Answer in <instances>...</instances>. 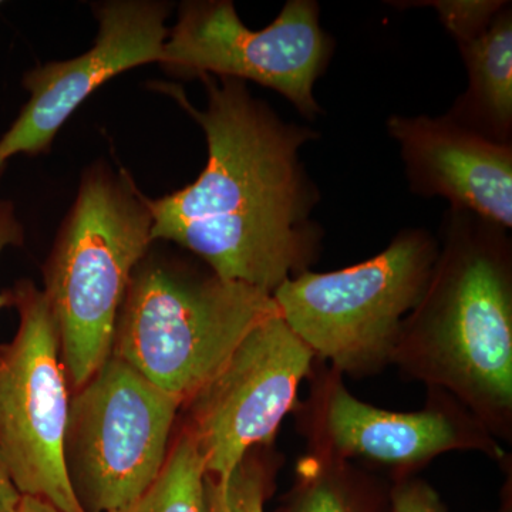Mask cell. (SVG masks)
<instances>
[{"label":"cell","instance_id":"cell-18","mask_svg":"<svg viewBox=\"0 0 512 512\" xmlns=\"http://www.w3.org/2000/svg\"><path fill=\"white\" fill-rule=\"evenodd\" d=\"M389 504L390 512H447L439 491L417 474L392 478Z\"/></svg>","mask_w":512,"mask_h":512},{"label":"cell","instance_id":"cell-13","mask_svg":"<svg viewBox=\"0 0 512 512\" xmlns=\"http://www.w3.org/2000/svg\"><path fill=\"white\" fill-rule=\"evenodd\" d=\"M467 67L468 87L447 116L481 136L511 143L512 9H501L483 35L458 46Z\"/></svg>","mask_w":512,"mask_h":512},{"label":"cell","instance_id":"cell-7","mask_svg":"<svg viewBox=\"0 0 512 512\" xmlns=\"http://www.w3.org/2000/svg\"><path fill=\"white\" fill-rule=\"evenodd\" d=\"M308 380V397L293 412L306 453L386 467L392 478L417 474L434 458L454 451H476L501 466L511 458L477 417L444 390L427 387L423 409L403 413L357 399L345 376L318 359Z\"/></svg>","mask_w":512,"mask_h":512},{"label":"cell","instance_id":"cell-14","mask_svg":"<svg viewBox=\"0 0 512 512\" xmlns=\"http://www.w3.org/2000/svg\"><path fill=\"white\" fill-rule=\"evenodd\" d=\"M390 483L355 463L306 453L281 512H390Z\"/></svg>","mask_w":512,"mask_h":512},{"label":"cell","instance_id":"cell-15","mask_svg":"<svg viewBox=\"0 0 512 512\" xmlns=\"http://www.w3.org/2000/svg\"><path fill=\"white\" fill-rule=\"evenodd\" d=\"M282 464L275 446L255 447L225 480L205 474L202 512H265Z\"/></svg>","mask_w":512,"mask_h":512},{"label":"cell","instance_id":"cell-19","mask_svg":"<svg viewBox=\"0 0 512 512\" xmlns=\"http://www.w3.org/2000/svg\"><path fill=\"white\" fill-rule=\"evenodd\" d=\"M25 242V231L16 215L12 201H0V255L8 247H22ZM12 306L9 289L0 293V309Z\"/></svg>","mask_w":512,"mask_h":512},{"label":"cell","instance_id":"cell-1","mask_svg":"<svg viewBox=\"0 0 512 512\" xmlns=\"http://www.w3.org/2000/svg\"><path fill=\"white\" fill-rule=\"evenodd\" d=\"M200 80L204 110L177 84L161 86L204 130L208 160L194 183L147 198L153 241L173 242L220 278L272 295L319 258L323 234L312 220L319 192L301 160L318 134L286 123L247 82Z\"/></svg>","mask_w":512,"mask_h":512},{"label":"cell","instance_id":"cell-9","mask_svg":"<svg viewBox=\"0 0 512 512\" xmlns=\"http://www.w3.org/2000/svg\"><path fill=\"white\" fill-rule=\"evenodd\" d=\"M9 293L19 329L0 346V456L22 497L39 498L60 512H84L64 467L72 390L52 313L29 279Z\"/></svg>","mask_w":512,"mask_h":512},{"label":"cell","instance_id":"cell-23","mask_svg":"<svg viewBox=\"0 0 512 512\" xmlns=\"http://www.w3.org/2000/svg\"><path fill=\"white\" fill-rule=\"evenodd\" d=\"M0 6H2V2H0Z\"/></svg>","mask_w":512,"mask_h":512},{"label":"cell","instance_id":"cell-22","mask_svg":"<svg viewBox=\"0 0 512 512\" xmlns=\"http://www.w3.org/2000/svg\"><path fill=\"white\" fill-rule=\"evenodd\" d=\"M490 512H512V464L508 466V478L501 491V504L497 511Z\"/></svg>","mask_w":512,"mask_h":512},{"label":"cell","instance_id":"cell-16","mask_svg":"<svg viewBox=\"0 0 512 512\" xmlns=\"http://www.w3.org/2000/svg\"><path fill=\"white\" fill-rule=\"evenodd\" d=\"M204 477V461L180 427L154 484L134 503L114 512H202Z\"/></svg>","mask_w":512,"mask_h":512},{"label":"cell","instance_id":"cell-5","mask_svg":"<svg viewBox=\"0 0 512 512\" xmlns=\"http://www.w3.org/2000/svg\"><path fill=\"white\" fill-rule=\"evenodd\" d=\"M439 242L424 229L399 232L367 261L338 271H305L274 293L276 309L320 362L365 377L392 365L404 319L429 284Z\"/></svg>","mask_w":512,"mask_h":512},{"label":"cell","instance_id":"cell-6","mask_svg":"<svg viewBox=\"0 0 512 512\" xmlns=\"http://www.w3.org/2000/svg\"><path fill=\"white\" fill-rule=\"evenodd\" d=\"M181 403L110 356L70 396L63 458L84 512H114L146 493L163 471Z\"/></svg>","mask_w":512,"mask_h":512},{"label":"cell","instance_id":"cell-4","mask_svg":"<svg viewBox=\"0 0 512 512\" xmlns=\"http://www.w3.org/2000/svg\"><path fill=\"white\" fill-rule=\"evenodd\" d=\"M276 312L269 293L150 249L128 282L111 356L183 406Z\"/></svg>","mask_w":512,"mask_h":512},{"label":"cell","instance_id":"cell-12","mask_svg":"<svg viewBox=\"0 0 512 512\" xmlns=\"http://www.w3.org/2000/svg\"><path fill=\"white\" fill-rule=\"evenodd\" d=\"M410 190L450 208L512 227V144L497 143L450 117L392 116Z\"/></svg>","mask_w":512,"mask_h":512},{"label":"cell","instance_id":"cell-2","mask_svg":"<svg viewBox=\"0 0 512 512\" xmlns=\"http://www.w3.org/2000/svg\"><path fill=\"white\" fill-rule=\"evenodd\" d=\"M508 229L448 208L439 255L404 319L392 365L512 441V242Z\"/></svg>","mask_w":512,"mask_h":512},{"label":"cell","instance_id":"cell-21","mask_svg":"<svg viewBox=\"0 0 512 512\" xmlns=\"http://www.w3.org/2000/svg\"><path fill=\"white\" fill-rule=\"evenodd\" d=\"M18 512H60L52 504L46 501L39 500V498L22 497L20 500Z\"/></svg>","mask_w":512,"mask_h":512},{"label":"cell","instance_id":"cell-8","mask_svg":"<svg viewBox=\"0 0 512 512\" xmlns=\"http://www.w3.org/2000/svg\"><path fill=\"white\" fill-rule=\"evenodd\" d=\"M335 40L322 29L313 0H289L271 25L252 30L229 0L181 3L161 66L177 76L231 77L282 94L308 120L323 114L313 89Z\"/></svg>","mask_w":512,"mask_h":512},{"label":"cell","instance_id":"cell-20","mask_svg":"<svg viewBox=\"0 0 512 512\" xmlns=\"http://www.w3.org/2000/svg\"><path fill=\"white\" fill-rule=\"evenodd\" d=\"M20 500L22 495L13 484L5 461L0 456V512H18Z\"/></svg>","mask_w":512,"mask_h":512},{"label":"cell","instance_id":"cell-3","mask_svg":"<svg viewBox=\"0 0 512 512\" xmlns=\"http://www.w3.org/2000/svg\"><path fill=\"white\" fill-rule=\"evenodd\" d=\"M154 244L147 197L131 175L107 164L87 168L43 266L42 292L72 392L111 356L128 282Z\"/></svg>","mask_w":512,"mask_h":512},{"label":"cell","instance_id":"cell-17","mask_svg":"<svg viewBox=\"0 0 512 512\" xmlns=\"http://www.w3.org/2000/svg\"><path fill=\"white\" fill-rule=\"evenodd\" d=\"M436 10L441 25L458 46L483 35L495 16L507 5L504 0H433L414 2Z\"/></svg>","mask_w":512,"mask_h":512},{"label":"cell","instance_id":"cell-11","mask_svg":"<svg viewBox=\"0 0 512 512\" xmlns=\"http://www.w3.org/2000/svg\"><path fill=\"white\" fill-rule=\"evenodd\" d=\"M171 6L157 0H113L94 6L99 33L92 49L64 62L36 66L23 76L30 93L18 119L0 137V178L10 158L40 156L83 101L113 77L161 63Z\"/></svg>","mask_w":512,"mask_h":512},{"label":"cell","instance_id":"cell-10","mask_svg":"<svg viewBox=\"0 0 512 512\" xmlns=\"http://www.w3.org/2000/svg\"><path fill=\"white\" fill-rule=\"evenodd\" d=\"M316 357L276 312L261 320L201 389L181 406L207 476L225 480L255 447L274 446Z\"/></svg>","mask_w":512,"mask_h":512}]
</instances>
